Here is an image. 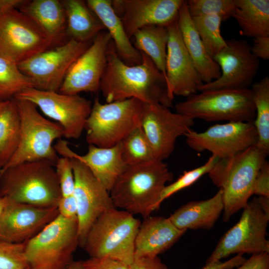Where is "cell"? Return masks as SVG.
<instances>
[{
    "label": "cell",
    "instance_id": "1",
    "mask_svg": "<svg viewBox=\"0 0 269 269\" xmlns=\"http://www.w3.org/2000/svg\"><path fill=\"white\" fill-rule=\"evenodd\" d=\"M141 63L126 64L117 54L111 40L107 50V65L100 91L107 103L136 99L144 103H159L172 107L166 79L152 60L144 53Z\"/></svg>",
    "mask_w": 269,
    "mask_h": 269
},
{
    "label": "cell",
    "instance_id": "2",
    "mask_svg": "<svg viewBox=\"0 0 269 269\" xmlns=\"http://www.w3.org/2000/svg\"><path fill=\"white\" fill-rule=\"evenodd\" d=\"M173 178L167 164L161 160L129 165L109 193L116 208L144 218L159 208L161 193Z\"/></svg>",
    "mask_w": 269,
    "mask_h": 269
},
{
    "label": "cell",
    "instance_id": "3",
    "mask_svg": "<svg viewBox=\"0 0 269 269\" xmlns=\"http://www.w3.org/2000/svg\"><path fill=\"white\" fill-rule=\"evenodd\" d=\"M0 197L39 207H57L62 195L55 164L43 159L5 169L0 172Z\"/></svg>",
    "mask_w": 269,
    "mask_h": 269
},
{
    "label": "cell",
    "instance_id": "4",
    "mask_svg": "<svg viewBox=\"0 0 269 269\" xmlns=\"http://www.w3.org/2000/svg\"><path fill=\"white\" fill-rule=\"evenodd\" d=\"M267 156L254 145L231 157L219 159L209 172L212 182L222 192L224 222L247 204L253 195L257 175Z\"/></svg>",
    "mask_w": 269,
    "mask_h": 269
},
{
    "label": "cell",
    "instance_id": "5",
    "mask_svg": "<svg viewBox=\"0 0 269 269\" xmlns=\"http://www.w3.org/2000/svg\"><path fill=\"white\" fill-rule=\"evenodd\" d=\"M140 221L116 208L102 214L86 237L83 248L91 258H107L130 265Z\"/></svg>",
    "mask_w": 269,
    "mask_h": 269
},
{
    "label": "cell",
    "instance_id": "6",
    "mask_svg": "<svg viewBox=\"0 0 269 269\" xmlns=\"http://www.w3.org/2000/svg\"><path fill=\"white\" fill-rule=\"evenodd\" d=\"M177 113L207 122H254L256 109L251 89H222L191 95L175 106Z\"/></svg>",
    "mask_w": 269,
    "mask_h": 269
},
{
    "label": "cell",
    "instance_id": "7",
    "mask_svg": "<svg viewBox=\"0 0 269 269\" xmlns=\"http://www.w3.org/2000/svg\"><path fill=\"white\" fill-rule=\"evenodd\" d=\"M79 245L77 218L58 215L26 242L25 255L30 269H66Z\"/></svg>",
    "mask_w": 269,
    "mask_h": 269
},
{
    "label": "cell",
    "instance_id": "8",
    "mask_svg": "<svg viewBox=\"0 0 269 269\" xmlns=\"http://www.w3.org/2000/svg\"><path fill=\"white\" fill-rule=\"evenodd\" d=\"M14 99L20 120V140L15 153L2 171L22 162L38 160L55 164L59 157L53 142L64 136L62 127L43 117L32 102Z\"/></svg>",
    "mask_w": 269,
    "mask_h": 269
},
{
    "label": "cell",
    "instance_id": "9",
    "mask_svg": "<svg viewBox=\"0 0 269 269\" xmlns=\"http://www.w3.org/2000/svg\"><path fill=\"white\" fill-rule=\"evenodd\" d=\"M143 105L134 98L106 104L95 99L85 123L86 141L100 147L120 143L140 123Z\"/></svg>",
    "mask_w": 269,
    "mask_h": 269
},
{
    "label": "cell",
    "instance_id": "10",
    "mask_svg": "<svg viewBox=\"0 0 269 269\" xmlns=\"http://www.w3.org/2000/svg\"><path fill=\"white\" fill-rule=\"evenodd\" d=\"M239 221L221 238L206 265L236 254H269L267 239L269 216L259 206L257 198L249 201Z\"/></svg>",
    "mask_w": 269,
    "mask_h": 269
},
{
    "label": "cell",
    "instance_id": "11",
    "mask_svg": "<svg viewBox=\"0 0 269 269\" xmlns=\"http://www.w3.org/2000/svg\"><path fill=\"white\" fill-rule=\"evenodd\" d=\"M46 34L17 7L0 12V57L17 64L51 48Z\"/></svg>",
    "mask_w": 269,
    "mask_h": 269
},
{
    "label": "cell",
    "instance_id": "12",
    "mask_svg": "<svg viewBox=\"0 0 269 269\" xmlns=\"http://www.w3.org/2000/svg\"><path fill=\"white\" fill-rule=\"evenodd\" d=\"M14 98L27 100L35 105L46 117L62 127L63 137L68 139L80 138L92 107L91 101L79 95L34 88L24 90Z\"/></svg>",
    "mask_w": 269,
    "mask_h": 269
},
{
    "label": "cell",
    "instance_id": "13",
    "mask_svg": "<svg viewBox=\"0 0 269 269\" xmlns=\"http://www.w3.org/2000/svg\"><path fill=\"white\" fill-rule=\"evenodd\" d=\"M92 42L84 43L70 39L61 45L19 63L17 66L31 80L34 88L58 92L73 63Z\"/></svg>",
    "mask_w": 269,
    "mask_h": 269
},
{
    "label": "cell",
    "instance_id": "14",
    "mask_svg": "<svg viewBox=\"0 0 269 269\" xmlns=\"http://www.w3.org/2000/svg\"><path fill=\"white\" fill-rule=\"evenodd\" d=\"M186 142L197 152L205 150L226 158L256 145L258 136L253 122H228L211 126L203 132L187 134Z\"/></svg>",
    "mask_w": 269,
    "mask_h": 269
},
{
    "label": "cell",
    "instance_id": "15",
    "mask_svg": "<svg viewBox=\"0 0 269 269\" xmlns=\"http://www.w3.org/2000/svg\"><path fill=\"white\" fill-rule=\"evenodd\" d=\"M159 103H144L140 124L156 159L167 158L177 138L192 131L194 120Z\"/></svg>",
    "mask_w": 269,
    "mask_h": 269
},
{
    "label": "cell",
    "instance_id": "16",
    "mask_svg": "<svg viewBox=\"0 0 269 269\" xmlns=\"http://www.w3.org/2000/svg\"><path fill=\"white\" fill-rule=\"evenodd\" d=\"M69 158L75 178L73 195L77 205L79 245L83 247L87 234L96 219L115 207L109 192L89 168L78 159Z\"/></svg>",
    "mask_w": 269,
    "mask_h": 269
},
{
    "label": "cell",
    "instance_id": "17",
    "mask_svg": "<svg viewBox=\"0 0 269 269\" xmlns=\"http://www.w3.org/2000/svg\"><path fill=\"white\" fill-rule=\"evenodd\" d=\"M227 45L213 57L220 67L219 78L201 85L198 91L222 89L249 88L260 67L259 59L244 40H226Z\"/></svg>",
    "mask_w": 269,
    "mask_h": 269
},
{
    "label": "cell",
    "instance_id": "18",
    "mask_svg": "<svg viewBox=\"0 0 269 269\" xmlns=\"http://www.w3.org/2000/svg\"><path fill=\"white\" fill-rule=\"evenodd\" d=\"M112 39L104 30L93 40L89 47L69 69L58 92L68 95L100 91L101 79L107 61V50Z\"/></svg>",
    "mask_w": 269,
    "mask_h": 269
},
{
    "label": "cell",
    "instance_id": "19",
    "mask_svg": "<svg viewBox=\"0 0 269 269\" xmlns=\"http://www.w3.org/2000/svg\"><path fill=\"white\" fill-rule=\"evenodd\" d=\"M166 83L170 96H188L197 93L203 83L189 55L178 27L177 18L167 26Z\"/></svg>",
    "mask_w": 269,
    "mask_h": 269
},
{
    "label": "cell",
    "instance_id": "20",
    "mask_svg": "<svg viewBox=\"0 0 269 269\" xmlns=\"http://www.w3.org/2000/svg\"><path fill=\"white\" fill-rule=\"evenodd\" d=\"M58 214L57 207L42 208L9 200L0 217V242H27Z\"/></svg>",
    "mask_w": 269,
    "mask_h": 269
},
{
    "label": "cell",
    "instance_id": "21",
    "mask_svg": "<svg viewBox=\"0 0 269 269\" xmlns=\"http://www.w3.org/2000/svg\"><path fill=\"white\" fill-rule=\"evenodd\" d=\"M183 0H112L130 39L138 29L148 25L167 27L176 20Z\"/></svg>",
    "mask_w": 269,
    "mask_h": 269
},
{
    "label": "cell",
    "instance_id": "22",
    "mask_svg": "<svg viewBox=\"0 0 269 269\" xmlns=\"http://www.w3.org/2000/svg\"><path fill=\"white\" fill-rule=\"evenodd\" d=\"M54 148L62 156L75 157L83 163L109 192L128 166L122 156L121 143L110 147L89 145L87 152L83 155L74 152L61 139Z\"/></svg>",
    "mask_w": 269,
    "mask_h": 269
},
{
    "label": "cell",
    "instance_id": "23",
    "mask_svg": "<svg viewBox=\"0 0 269 269\" xmlns=\"http://www.w3.org/2000/svg\"><path fill=\"white\" fill-rule=\"evenodd\" d=\"M186 232L176 228L168 218H144L135 237L134 258L158 256L170 248Z\"/></svg>",
    "mask_w": 269,
    "mask_h": 269
},
{
    "label": "cell",
    "instance_id": "24",
    "mask_svg": "<svg viewBox=\"0 0 269 269\" xmlns=\"http://www.w3.org/2000/svg\"><path fill=\"white\" fill-rule=\"evenodd\" d=\"M17 8L31 18L49 39L51 48L68 40L65 10L59 0H23Z\"/></svg>",
    "mask_w": 269,
    "mask_h": 269
},
{
    "label": "cell",
    "instance_id": "25",
    "mask_svg": "<svg viewBox=\"0 0 269 269\" xmlns=\"http://www.w3.org/2000/svg\"><path fill=\"white\" fill-rule=\"evenodd\" d=\"M177 23L185 48L203 83L219 78L221 75L220 67L204 47L194 25L186 0L179 9Z\"/></svg>",
    "mask_w": 269,
    "mask_h": 269
},
{
    "label": "cell",
    "instance_id": "26",
    "mask_svg": "<svg viewBox=\"0 0 269 269\" xmlns=\"http://www.w3.org/2000/svg\"><path fill=\"white\" fill-rule=\"evenodd\" d=\"M224 204L222 190L212 197L201 201L189 202L176 210L168 219L178 229L212 228L223 212Z\"/></svg>",
    "mask_w": 269,
    "mask_h": 269
},
{
    "label": "cell",
    "instance_id": "27",
    "mask_svg": "<svg viewBox=\"0 0 269 269\" xmlns=\"http://www.w3.org/2000/svg\"><path fill=\"white\" fill-rule=\"evenodd\" d=\"M86 1L110 34L120 58L130 66L141 63V54L132 44L120 18L113 7L112 0H87Z\"/></svg>",
    "mask_w": 269,
    "mask_h": 269
},
{
    "label": "cell",
    "instance_id": "28",
    "mask_svg": "<svg viewBox=\"0 0 269 269\" xmlns=\"http://www.w3.org/2000/svg\"><path fill=\"white\" fill-rule=\"evenodd\" d=\"M66 14L68 38L79 42H91L105 27L82 0H62Z\"/></svg>",
    "mask_w": 269,
    "mask_h": 269
},
{
    "label": "cell",
    "instance_id": "29",
    "mask_svg": "<svg viewBox=\"0 0 269 269\" xmlns=\"http://www.w3.org/2000/svg\"><path fill=\"white\" fill-rule=\"evenodd\" d=\"M232 17L241 35L253 38L269 36V0H236Z\"/></svg>",
    "mask_w": 269,
    "mask_h": 269
},
{
    "label": "cell",
    "instance_id": "30",
    "mask_svg": "<svg viewBox=\"0 0 269 269\" xmlns=\"http://www.w3.org/2000/svg\"><path fill=\"white\" fill-rule=\"evenodd\" d=\"M20 120L14 99L0 109V172L15 153L20 140Z\"/></svg>",
    "mask_w": 269,
    "mask_h": 269
},
{
    "label": "cell",
    "instance_id": "31",
    "mask_svg": "<svg viewBox=\"0 0 269 269\" xmlns=\"http://www.w3.org/2000/svg\"><path fill=\"white\" fill-rule=\"evenodd\" d=\"M168 36L167 27L151 25L138 29L133 36L135 48L152 60L163 74L166 81L165 64Z\"/></svg>",
    "mask_w": 269,
    "mask_h": 269
},
{
    "label": "cell",
    "instance_id": "32",
    "mask_svg": "<svg viewBox=\"0 0 269 269\" xmlns=\"http://www.w3.org/2000/svg\"><path fill=\"white\" fill-rule=\"evenodd\" d=\"M251 90L255 106L254 125L258 139L256 145L267 155L269 153V78L266 76L252 85Z\"/></svg>",
    "mask_w": 269,
    "mask_h": 269
},
{
    "label": "cell",
    "instance_id": "33",
    "mask_svg": "<svg viewBox=\"0 0 269 269\" xmlns=\"http://www.w3.org/2000/svg\"><path fill=\"white\" fill-rule=\"evenodd\" d=\"M120 143L122 156L127 165L148 163L157 160L140 123Z\"/></svg>",
    "mask_w": 269,
    "mask_h": 269
},
{
    "label": "cell",
    "instance_id": "34",
    "mask_svg": "<svg viewBox=\"0 0 269 269\" xmlns=\"http://www.w3.org/2000/svg\"><path fill=\"white\" fill-rule=\"evenodd\" d=\"M34 88L17 64L0 57V101L11 100L25 89Z\"/></svg>",
    "mask_w": 269,
    "mask_h": 269
},
{
    "label": "cell",
    "instance_id": "35",
    "mask_svg": "<svg viewBox=\"0 0 269 269\" xmlns=\"http://www.w3.org/2000/svg\"><path fill=\"white\" fill-rule=\"evenodd\" d=\"M192 19L204 47L213 58L227 45L221 33V18L217 15H206Z\"/></svg>",
    "mask_w": 269,
    "mask_h": 269
},
{
    "label": "cell",
    "instance_id": "36",
    "mask_svg": "<svg viewBox=\"0 0 269 269\" xmlns=\"http://www.w3.org/2000/svg\"><path fill=\"white\" fill-rule=\"evenodd\" d=\"M188 9L192 17L217 15L222 21L232 17L237 6L236 0H188Z\"/></svg>",
    "mask_w": 269,
    "mask_h": 269
},
{
    "label": "cell",
    "instance_id": "37",
    "mask_svg": "<svg viewBox=\"0 0 269 269\" xmlns=\"http://www.w3.org/2000/svg\"><path fill=\"white\" fill-rule=\"evenodd\" d=\"M219 158L212 155L202 165L188 171H185L173 183L166 185L160 195L159 204L176 192L192 185L205 174H208Z\"/></svg>",
    "mask_w": 269,
    "mask_h": 269
},
{
    "label": "cell",
    "instance_id": "38",
    "mask_svg": "<svg viewBox=\"0 0 269 269\" xmlns=\"http://www.w3.org/2000/svg\"><path fill=\"white\" fill-rule=\"evenodd\" d=\"M26 242H0V269H27L29 268L25 255Z\"/></svg>",
    "mask_w": 269,
    "mask_h": 269
},
{
    "label": "cell",
    "instance_id": "39",
    "mask_svg": "<svg viewBox=\"0 0 269 269\" xmlns=\"http://www.w3.org/2000/svg\"><path fill=\"white\" fill-rule=\"evenodd\" d=\"M62 197L72 195L75 187V178L71 159L68 157H59L55 164Z\"/></svg>",
    "mask_w": 269,
    "mask_h": 269
},
{
    "label": "cell",
    "instance_id": "40",
    "mask_svg": "<svg viewBox=\"0 0 269 269\" xmlns=\"http://www.w3.org/2000/svg\"><path fill=\"white\" fill-rule=\"evenodd\" d=\"M253 194L269 198V162L265 160L255 179Z\"/></svg>",
    "mask_w": 269,
    "mask_h": 269
},
{
    "label": "cell",
    "instance_id": "41",
    "mask_svg": "<svg viewBox=\"0 0 269 269\" xmlns=\"http://www.w3.org/2000/svg\"><path fill=\"white\" fill-rule=\"evenodd\" d=\"M85 269H129V265L107 258L89 259L83 261Z\"/></svg>",
    "mask_w": 269,
    "mask_h": 269
},
{
    "label": "cell",
    "instance_id": "42",
    "mask_svg": "<svg viewBox=\"0 0 269 269\" xmlns=\"http://www.w3.org/2000/svg\"><path fill=\"white\" fill-rule=\"evenodd\" d=\"M129 269H169L158 257L135 258Z\"/></svg>",
    "mask_w": 269,
    "mask_h": 269
},
{
    "label": "cell",
    "instance_id": "43",
    "mask_svg": "<svg viewBox=\"0 0 269 269\" xmlns=\"http://www.w3.org/2000/svg\"><path fill=\"white\" fill-rule=\"evenodd\" d=\"M237 269H269V254H253Z\"/></svg>",
    "mask_w": 269,
    "mask_h": 269
},
{
    "label": "cell",
    "instance_id": "44",
    "mask_svg": "<svg viewBox=\"0 0 269 269\" xmlns=\"http://www.w3.org/2000/svg\"><path fill=\"white\" fill-rule=\"evenodd\" d=\"M59 214L64 218H77V205L74 196L70 195L61 198L58 206Z\"/></svg>",
    "mask_w": 269,
    "mask_h": 269
},
{
    "label": "cell",
    "instance_id": "45",
    "mask_svg": "<svg viewBox=\"0 0 269 269\" xmlns=\"http://www.w3.org/2000/svg\"><path fill=\"white\" fill-rule=\"evenodd\" d=\"M253 54L258 59L267 60L269 59V36H260L253 38L251 46Z\"/></svg>",
    "mask_w": 269,
    "mask_h": 269
},
{
    "label": "cell",
    "instance_id": "46",
    "mask_svg": "<svg viewBox=\"0 0 269 269\" xmlns=\"http://www.w3.org/2000/svg\"><path fill=\"white\" fill-rule=\"evenodd\" d=\"M246 259L243 255H237L225 262L221 261L205 265L202 269H233L238 268L245 262Z\"/></svg>",
    "mask_w": 269,
    "mask_h": 269
},
{
    "label": "cell",
    "instance_id": "47",
    "mask_svg": "<svg viewBox=\"0 0 269 269\" xmlns=\"http://www.w3.org/2000/svg\"><path fill=\"white\" fill-rule=\"evenodd\" d=\"M23 0H0V12L11 7H18Z\"/></svg>",
    "mask_w": 269,
    "mask_h": 269
},
{
    "label": "cell",
    "instance_id": "48",
    "mask_svg": "<svg viewBox=\"0 0 269 269\" xmlns=\"http://www.w3.org/2000/svg\"><path fill=\"white\" fill-rule=\"evenodd\" d=\"M257 198V202L265 213L269 216V198L259 196Z\"/></svg>",
    "mask_w": 269,
    "mask_h": 269
},
{
    "label": "cell",
    "instance_id": "49",
    "mask_svg": "<svg viewBox=\"0 0 269 269\" xmlns=\"http://www.w3.org/2000/svg\"><path fill=\"white\" fill-rule=\"evenodd\" d=\"M66 269H85L83 261H73Z\"/></svg>",
    "mask_w": 269,
    "mask_h": 269
},
{
    "label": "cell",
    "instance_id": "50",
    "mask_svg": "<svg viewBox=\"0 0 269 269\" xmlns=\"http://www.w3.org/2000/svg\"><path fill=\"white\" fill-rule=\"evenodd\" d=\"M8 199L5 197H0V217L8 202Z\"/></svg>",
    "mask_w": 269,
    "mask_h": 269
},
{
    "label": "cell",
    "instance_id": "51",
    "mask_svg": "<svg viewBox=\"0 0 269 269\" xmlns=\"http://www.w3.org/2000/svg\"><path fill=\"white\" fill-rule=\"evenodd\" d=\"M6 102V101L5 102L0 101V109L4 105V104H5Z\"/></svg>",
    "mask_w": 269,
    "mask_h": 269
},
{
    "label": "cell",
    "instance_id": "52",
    "mask_svg": "<svg viewBox=\"0 0 269 269\" xmlns=\"http://www.w3.org/2000/svg\"><path fill=\"white\" fill-rule=\"evenodd\" d=\"M27 269H30L28 268H27Z\"/></svg>",
    "mask_w": 269,
    "mask_h": 269
}]
</instances>
